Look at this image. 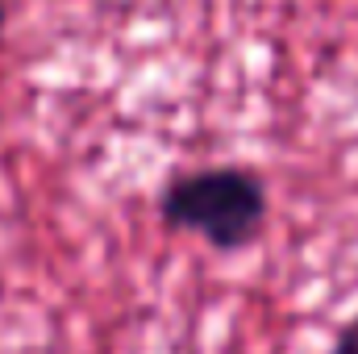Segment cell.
<instances>
[{
    "label": "cell",
    "instance_id": "3",
    "mask_svg": "<svg viewBox=\"0 0 358 354\" xmlns=\"http://www.w3.org/2000/svg\"><path fill=\"white\" fill-rule=\"evenodd\" d=\"M8 25V0H0V29Z\"/></svg>",
    "mask_w": 358,
    "mask_h": 354
},
{
    "label": "cell",
    "instance_id": "1",
    "mask_svg": "<svg viewBox=\"0 0 358 354\" xmlns=\"http://www.w3.org/2000/svg\"><path fill=\"white\" fill-rule=\"evenodd\" d=\"M159 217L171 234H192L217 255H242L267 229V179L242 163L176 171L159 192Z\"/></svg>",
    "mask_w": 358,
    "mask_h": 354
},
{
    "label": "cell",
    "instance_id": "2",
    "mask_svg": "<svg viewBox=\"0 0 358 354\" xmlns=\"http://www.w3.org/2000/svg\"><path fill=\"white\" fill-rule=\"evenodd\" d=\"M329 354H358V313L350 317V321H342V330H338Z\"/></svg>",
    "mask_w": 358,
    "mask_h": 354
}]
</instances>
